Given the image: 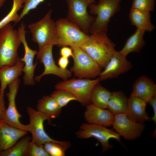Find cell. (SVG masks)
Returning <instances> with one entry per match:
<instances>
[{
    "instance_id": "f546056e",
    "label": "cell",
    "mask_w": 156,
    "mask_h": 156,
    "mask_svg": "<svg viewBox=\"0 0 156 156\" xmlns=\"http://www.w3.org/2000/svg\"><path fill=\"white\" fill-rule=\"evenodd\" d=\"M155 0H132L131 8L150 12L155 9Z\"/></svg>"
},
{
    "instance_id": "44dd1931",
    "label": "cell",
    "mask_w": 156,
    "mask_h": 156,
    "mask_svg": "<svg viewBox=\"0 0 156 156\" xmlns=\"http://www.w3.org/2000/svg\"><path fill=\"white\" fill-rule=\"evenodd\" d=\"M150 12L131 8L129 16L131 25L145 31L151 32L155 29L151 22Z\"/></svg>"
},
{
    "instance_id": "d6a6232c",
    "label": "cell",
    "mask_w": 156,
    "mask_h": 156,
    "mask_svg": "<svg viewBox=\"0 0 156 156\" xmlns=\"http://www.w3.org/2000/svg\"><path fill=\"white\" fill-rule=\"evenodd\" d=\"M72 50L70 48L67 46L63 47L60 50V54L61 56L68 58L73 56Z\"/></svg>"
},
{
    "instance_id": "f1b7e54d",
    "label": "cell",
    "mask_w": 156,
    "mask_h": 156,
    "mask_svg": "<svg viewBox=\"0 0 156 156\" xmlns=\"http://www.w3.org/2000/svg\"><path fill=\"white\" fill-rule=\"evenodd\" d=\"M50 96L55 99L61 108L66 105L71 101H77L76 97L73 94L63 90L56 89Z\"/></svg>"
},
{
    "instance_id": "7402d4cb",
    "label": "cell",
    "mask_w": 156,
    "mask_h": 156,
    "mask_svg": "<svg viewBox=\"0 0 156 156\" xmlns=\"http://www.w3.org/2000/svg\"><path fill=\"white\" fill-rule=\"evenodd\" d=\"M145 32L143 29L137 28L134 33L127 39L122 49L119 51V53L126 57L131 52L139 53L146 44L143 38Z\"/></svg>"
},
{
    "instance_id": "ac0fdd59",
    "label": "cell",
    "mask_w": 156,
    "mask_h": 156,
    "mask_svg": "<svg viewBox=\"0 0 156 156\" xmlns=\"http://www.w3.org/2000/svg\"><path fill=\"white\" fill-rule=\"evenodd\" d=\"M147 103L137 97L130 96L128 99V105L125 114L129 119L143 123L150 120L151 118L146 112Z\"/></svg>"
},
{
    "instance_id": "8fae6325",
    "label": "cell",
    "mask_w": 156,
    "mask_h": 156,
    "mask_svg": "<svg viewBox=\"0 0 156 156\" xmlns=\"http://www.w3.org/2000/svg\"><path fill=\"white\" fill-rule=\"evenodd\" d=\"M53 45L52 44H47L37 51V58L40 63L43 64L44 70L40 75L35 77V81L39 82L43 76L49 74L58 76L64 80H67L71 76L72 72L70 70L68 69H62L55 64L52 53Z\"/></svg>"
},
{
    "instance_id": "1f68e13d",
    "label": "cell",
    "mask_w": 156,
    "mask_h": 156,
    "mask_svg": "<svg viewBox=\"0 0 156 156\" xmlns=\"http://www.w3.org/2000/svg\"><path fill=\"white\" fill-rule=\"evenodd\" d=\"M44 1V0H24V4L22 11L19 15L18 22L30 10L36 8L40 3Z\"/></svg>"
},
{
    "instance_id": "ba28073f",
    "label": "cell",
    "mask_w": 156,
    "mask_h": 156,
    "mask_svg": "<svg viewBox=\"0 0 156 156\" xmlns=\"http://www.w3.org/2000/svg\"><path fill=\"white\" fill-rule=\"evenodd\" d=\"M65 0L68 7L67 19L88 34L95 18L89 14L87 9L89 5L95 3L96 0Z\"/></svg>"
},
{
    "instance_id": "836d02e7",
    "label": "cell",
    "mask_w": 156,
    "mask_h": 156,
    "mask_svg": "<svg viewBox=\"0 0 156 156\" xmlns=\"http://www.w3.org/2000/svg\"><path fill=\"white\" fill-rule=\"evenodd\" d=\"M152 107L154 112V116L151 119L156 123V94H155L148 101V102Z\"/></svg>"
},
{
    "instance_id": "d590c367",
    "label": "cell",
    "mask_w": 156,
    "mask_h": 156,
    "mask_svg": "<svg viewBox=\"0 0 156 156\" xmlns=\"http://www.w3.org/2000/svg\"><path fill=\"white\" fill-rule=\"evenodd\" d=\"M4 95L0 94V120L2 118L6 109Z\"/></svg>"
},
{
    "instance_id": "484cf974",
    "label": "cell",
    "mask_w": 156,
    "mask_h": 156,
    "mask_svg": "<svg viewBox=\"0 0 156 156\" xmlns=\"http://www.w3.org/2000/svg\"><path fill=\"white\" fill-rule=\"evenodd\" d=\"M32 139L29 135L24 136L10 148L0 152V156H27L29 144Z\"/></svg>"
},
{
    "instance_id": "4dcf8cb0",
    "label": "cell",
    "mask_w": 156,
    "mask_h": 156,
    "mask_svg": "<svg viewBox=\"0 0 156 156\" xmlns=\"http://www.w3.org/2000/svg\"><path fill=\"white\" fill-rule=\"evenodd\" d=\"M27 156H50L43 144H38L31 140L29 144Z\"/></svg>"
},
{
    "instance_id": "9c48e42d",
    "label": "cell",
    "mask_w": 156,
    "mask_h": 156,
    "mask_svg": "<svg viewBox=\"0 0 156 156\" xmlns=\"http://www.w3.org/2000/svg\"><path fill=\"white\" fill-rule=\"evenodd\" d=\"M80 128L81 129L76 133L77 137L81 139L94 138L101 144L103 153L113 147V145L109 144V140L110 139H114L120 142V136L113 130L108 129L106 127L83 123Z\"/></svg>"
},
{
    "instance_id": "3957f363",
    "label": "cell",
    "mask_w": 156,
    "mask_h": 156,
    "mask_svg": "<svg viewBox=\"0 0 156 156\" xmlns=\"http://www.w3.org/2000/svg\"><path fill=\"white\" fill-rule=\"evenodd\" d=\"M58 38L57 46H69L72 49L81 48L89 35L83 31L75 24L67 18H61L55 22Z\"/></svg>"
},
{
    "instance_id": "4fadbf2b",
    "label": "cell",
    "mask_w": 156,
    "mask_h": 156,
    "mask_svg": "<svg viewBox=\"0 0 156 156\" xmlns=\"http://www.w3.org/2000/svg\"><path fill=\"white\" fill-rule=\"evenodd\" d=\"M25 27V25L23 22L17 30L25 50L24 56L23 58H20V60L24 63L22 71L24 73L23 78V84L26 86H33L36 84L34 77V73L38 64L37 61L34 64V59L38 51L32 50L29 47L26 39L25 33L26 32Z\"/></svg>"
},
{
    "instance_id": "603a6c76",
    "label": "cell",
    "mask_w": 156,
    "mask_h": 156,
    "mask_svg": "<svg viewBox=\"0 0 156 156\" xmlns=\"http://www.w3.org/2000/svg\"><path fill=\"white\" fill-rule=\"evenodd\" d=\"M61 109L55 99L50 96H43L39 100L37 106L38 111L51 118L59 116Z\"/></svg>"
},
{
    "instance_id": "ffe728a7",
    "label": "cell",
    "mask_w": 156,
    "mask_h": 156,
    "mask_svg": "<svg viewBox=\"0 0 156 156\" xmlns=\"http://www.w3.org/2000/svg\"><path fill=\"white\" fill-rule=\"evenodd\" d=\"M24 65V62L20 60L19 57L14 65L5 66L0 68V94L4 95L7 86L21 75Z\"/></svg>"
},
{
    "instance_id": "277c9868",
    "label": "cell",
    "mask_w": 156,
    "mask_h": 156,
    "mask_svg": "<svg viewBox=\"0 0 156 156\" xmlns=\"http://www.w3.org/2000/svg\"><path fill=\"white\" fill-rule=\"evenodd\" d=\"M122 0H99L97 4L89 5V13L96 15L89 30L91 34L107 30L110 18L118 12Z\"/></svg>"
},
{
    "instance_id": "6da1fadb",
    "label": "cell",
    "mask_w": 156,
    "mask_h": 156,
    "mask_svg": "<svg viewBox=\"0 0 156 156\" xmlns=\"http://www.w3.org/2000/svg\"><path fill=\"white\" fill-rule=\"evenodd\" d=\"M107 31L91 34L81 47L101 68H104L116 51V44L109 38Z\"/></svg>"
},
{
    "instance_id": "30bf717a",
    "label": "cell",
    "mask_w": 156,
    "mask_h": 156,
    "mask_svg": "<svg viewBox=\"0 0 156 156\" xmlns=\"http://www.w3.org/2000/svg\"><path fill=\"white\" fill-rule=\"evenodd\" d=\"M27 112L29 118V131L32 135V140L38 144H44L46 142H62L51 138L45 131L44 122L48 121L51 124V118L48 116L36 110L31 107H27Z\"/></svg>"
},
{
    "instance_id": "9a60e30c",
    "label": "cell",
    "mask_w": 156,
    "mask_h": 156,
    "mask_svg": "<svg viewBox=\"0 0 156 156\" xmlns=\"http://www.w3.org/2000/svg\"><path fill=\"white\" fill-rule=\"evenodd\" d=\"M131 63L119 51H116L110 60L99 75L101 81L114 78L129 71L132 68Z\"/></svg>"
},
{
    "instance_id": "e575fe53",
    "label": "cell",
    "mask_w": 156,
    "mask_h": 156,
    "mask_svg": "<svg viewBox=\"0 0 156 156\" xmlns=\"http://www.w3.org/2000/svg\"><path fill=\"white\" fill-rule=\"evenodd\" d=\"M69 62L68 58L61 56L58 59V64L61 69L66 70Z\"/></svg>"
},
{
    "instance_id": "5b68a950",
    "label": "cell",
    "mask_w": 156,
    "mask_h": 156,
    "mask_svg": "<svg viewBox=\"0 0 156 156\" xmlns=\"http://www.w3.org/2000/svg\"><path fill=\"white\" fill-rule=\"evenodd\" d=\"M52 12L50 9L41 20L28 25L32 39L38 44V49L49 44L57 45L55 23L51 18Z\"/></svg>"
},
{
    "instance_id": "7a4b0ae2",
    "label": "cell",
    "mask_w": 156,
    "mask_h": 156,
    "mask_svg": "<svg viewBox=\"0 0 156 156\" xmlns=\"http://www.w3.org/2000/svg\"><path fill=\"white\" fill-rule=\"evenodd\" d=\"M21 43L17 30L10 23L0 30V68L16 63L19 57L18 50Z\"/></svg>"
},
{
    "instance_id": "5bb4252c",
    "label": "cell",
    "mask_w": 156,
    "mask_h": 156,
    "mask_svg": "<svg viewBox=\"0 0 156 156\" xmlns=\"http://www.w3.org/2000/svg\"><path fill=\"white\" fill-rule=\"evenodd\" d=\"M113 129L120 136L125 139L134 140L139 138L145 126L140 123L129 119L125 113L115 115Z\"/></svg>"
},
{
    "instance_id": "d4e9b609",
    "label": "cell",
    "mask_w": 156,
    "mask_h": 156,
    "mask_svg": "<svg viewBox=\"0 0 156 156\" xmlns=\"http://www.w3.org/2000/svg\"><path fill=\"white\" fill-rule=\"evenodd\" d=\"M111 94V92L101 86L99 82L94 87L91 92V103L100 108L107 109Z\"/></svg>"
},
{
    "instance_id": "cb8c5ba5",
    "label": "cell",
    "mask_w": 156,
    "mask_h": 156,
    "mask_svg": "<svg viewBox=\"0 0 156 156\" xmlns=\"http://www.w3.org/2000/svg\"><path fill=\"white\" fill-rule=\"evenodd\" d=\"M128 101V99L121 91L111 92L107 109L114 115L125 113Z\"/></svg>"
},
{
    "instance_id": "83f0119b",
    "label": "cell",
    "mask_w": 156,
    "mask_h": 156,
    "mask_svg": "<svg viewBox=\"0 0 156 156\" xmlns=\"http://www.w3.org/2000/svg\"><path fill=\"white\" fill-rule=\"evenodd\" d=\"M13 3L12 8L9 12L0 21V30L12 21L15 23L18 22L19 15L18 14V11L23 5L24 0H13Z\"/></svg>"
},
{
    "instance_id": "7c38bea8",
    "label": "cell",
    "mask_w": 156,
    "mask_h": 156,
    "mask_svg": "<svg viewBox=\"0 0 156 156\" xmlns=\"http://www.w3.org/2000/svg\"><path fill=\"white\" fill-rule=\"evenodd\" d=\"M18 78L8 85L9 92L6 93L8 105L1 120L17 128L28 131V125H24L20 121L22 115L18 112L16 107V98L20 83Z\"/></svg>"
},
{
    "instance_id": "52a82bcc",
    "label": "cell",
    "mask_w": 156,
    "mask_h": 156,
    "mask_svg": "<svg viewBox=\"0 0 156 156\" xmlns=\"http://www.w3.org/2000/svg\"><path fill=\"white\" fill-rule=\"evenodd\" d=\"M73 50L74 64L70 70L75 76L79 78L90 79L99 75L102 68L85 51L81 48Z\"/></svg>"
},
{
    "instance_id": "8d00e7d4",
    "label": "cell",
    "mask_w": 156,
    "mask_h": 156,
    "mask_svg": "<svg viewBox=\"0 0 156 156\" xmlns=\"http://www.w3.org/2000/svg\"><path fill=\"white\" fill-rule=\"evenodd\" d=\"M6 0H0V9L3 5Z\"/></svg>"
},
{
    "instance_id": "8992f818",
    "label": "cell",
    "mask_w": 156,
    "mask_h": 156,
    "mask_svg": "<svg viewBox=\"0 0 156 156\" xmlns=\"http://www.w3.org/2000/svg\"><path fill=\"white\" fill-rule=\"evenodd\" d=\"M99 77L94 80L89 79L73 78L57 83L55 86L56 89L67 91L73 94L83 106L91 103V92L95 85L99 82Z\"/></svg>"
},
{
    "instance_id": "2e32d148",
    "label": "cell",
    "mask_w": 156,
    "mask_h": 156,
    "mask_svg": "<svg viewBox=\"0 0 156 156\" xmlns=\"http://www.w3.org/2000/svg\"><path fill=\"white\" fill-rule=\"evenodd\" d=\"M86 106L84 116L88 123L106 127L112 125L115 115L109 109L100 108L91 103Z\"/></svg>"
},
{
    "instance_id": "d6986e66",
    "label": "cell",
    "mask_w": 156,
    "mask_h": 156,
    "mask_svg": "<svg viewBox=\"0 0 156 156\" xmlns=\"http://www.w3.org/2000/svg\"><path fill=\"white\" fill-rule=\"evenodd\" d=\"M133 88L130 96L137 97L147 103L156 94V85L151 79L144 75L139 77L135 81Z\"/></svg>"
},
{
    "instance_id": "4316f807",
    "label": "cell",
    "mask_w": 156,
    "mask_h": 156,
    "mask_svg": "<svg viewBox=\"0 0 156 156\" xmlns=\"http://www.w3.org/2000/svg\"><path fill=\"white\" fill-rule=\"evenodd\" d=\"M69 141L61 143L48 142L44 144V147L50 156H64L66 151L71 146Z\"/></svg>"
},
{
    "instance_id": "e0dca14e",
    "label": "cell",
    "mask_w": 156,
    "mask_h": 156,
    "mask_svg": "<svg viewBox=\"0 0 156 156\" xmlns=\"http://www.w3.org/2000/svg\"><path fill=\"white\" fill-rule=\"evenodd\" d=\"M28 132L13 127L0 120V152L11 147Z\"/></svg>"
}]
</instances>
